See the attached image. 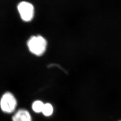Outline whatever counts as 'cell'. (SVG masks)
<instances>
[{"label":"cell","instance_id":"1","mask_svg":"<svg viewBox=\"0 0 121 121\" xmlns=\"http://www.w3.org/2000/svg\"><path fill=\"white\" fill-rule=\"evenodd\" d=\"M26 46L29 51L34 55L40 56L46 51L47 42L46 39L39 35L30 36L26 42Z\"/></svg>","mask_w":121,"mask_h":121},{"label":"cell","instance_id":"2","mask_svg":"<svg viewBox=\"0 0 121 121\" xmlns=\"http://www.w3.org/2000/svg\"><path fill=\"white\" fill-rule=\"evenodd\" d=\"M18 15L22 22H30L35 16V7L30 2L22 0L17 3L16 7Z\"/></svg>","mask_w":121,"mask_h":121},{"label":"cell","instance_id":"3","mask_svg":"<svg viewBox=\"0 0 121 121\" xmlns=\"http://www.w3.org/2000/svg\"><path fill=\"white\" fill-rule=\"evenodd\" d=\"M17 106V101L14 95L10 92H6L0 99V108L3 112L11 113L13 112Z\"/></svg>","mask_w":121,"mask_h":121},{"label":"cell","instance_id":"4","mask_svg":"<svg viewBox=\"0 0 121 121\" xmlns=\"http://www.w3.org/2000/svg\"><path fill=\"white\" fill-rule=\"evenodd\" d=\"M12 121H31L32 118L29 112L26 109L17 110L13 115Z\"/></svg>","mask_w":121,"mask_h":121},{"label":"cell","instance_id":"5","mask_svg":"<svg viewBox=\"0 0 121 121\" xmlns=\"http://www.w3.org/2000/svg\"><path fill=\"white\" fill-rule=\"evenodd\" d=\"M44 104L40 100H36L32 104V110L36 113L42 112Z\"/></svg>","mask_w":121,"mask_h":121},{"label":"cell","instance_id":"6","mask_svg":"<svg viewBox=\"0 0 121 121\" xmlns=\"http://www.w3.org/2000/svg\"><path fill=\"white\" fill-rule=\"evenodd\" d=\"M53 112V108L51 104L49 103L44 104L42 112L45 116H50Z\"/></svg>","mask_w":121,"mask_h":121},{"label":"cell","instance_id":"7","mask_svg":"<svg viewBox=\"0 0 121 121\" xmlns=\"http://www.w3.org/2000/svg\"></svg>","mask_w":121,"mask_h":121}]
</instances>
